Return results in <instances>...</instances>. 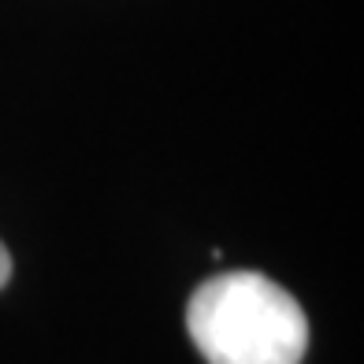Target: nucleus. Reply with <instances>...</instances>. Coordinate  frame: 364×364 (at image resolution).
Masks as SVG:
<instances>
[{
  "instance_id": "f257e3e1",
  "label": "nucleus",
  "mask_w": 364,
  "mask_h": 364,
  "mask_svg": "<svg viewBox=\"0 0 364 364\" xmlns=\"http://www.w3.org/2000/svg\"><path fill=\"white\" fill-rule=\"evenodd\" d=\"M186 331L208 364H301L309 320L297 297L260 272H223L190 294Z\"/></svg>"
},
{
  "instance_id": "f03ea898",
  "label": "nucleus",
  "mask_w": 364,
  "mask_h": 364,
  "mask_svg": "<svg viewBox=\"0 0 364 364\" xmlns=\"http://www.w3.org/2000/svg\"><path fill=\"white\" fill-rule=\"evenodd\" d=\"M11 279V253H8V245L0 242V287H4Z\"/></svg>"
}]
</instances>
